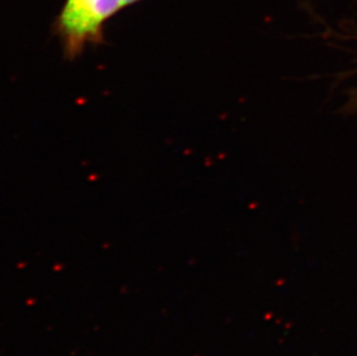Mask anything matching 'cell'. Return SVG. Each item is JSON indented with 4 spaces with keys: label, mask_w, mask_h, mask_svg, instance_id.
Masks as SVG:
<instances>
[{
    "label": "cell",
    "mask_w": 357,
    "mask_h": 356,
    "mask_svg": "<svg viewBox=\"0 0 357 356\" xmlns=\"http://www.w3.org/2000/svg\"><path fill=\"white\" fill-rule=\"evenodd\" d=\"M348 110H357V89L353 91L347 103Z\"/></svg>",
    "instance_id": "2"
},
{
    "label": "cell",
    "mask_w": 357,
    "mask_h": 356,
    "mask_svg": "<svg viewBox=\"0 0 357 356\" xmlns=\"http://www.w3.org/2000/svg\"><path fill=\"white\" fill-rule=\"evenodd\" d=\"M139 1H142V0H124L125 6H128V5H132V3H139Z\"/></svg>",
    "instance_id": "3"
},
{
    "label": "cell",
    "mask_w": 357,
    "mask_h": 356,
    "mask_svg": "<svg viewBox=\"0 0 357 356\" xmlns=\"http://www.w3.org/2000/svg\"><path fill=\"white\" fill-rule=\"evenodd\" d=\"M125 7L124 0H66L56 28L68 56L100 42L107 21Z\"/></svg>",
    "instance_id": "1"
}]
</instances>
